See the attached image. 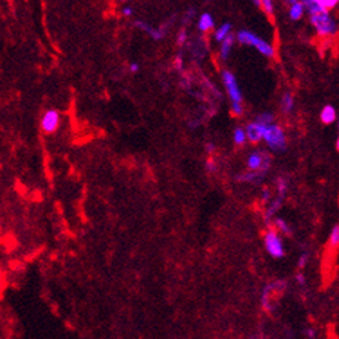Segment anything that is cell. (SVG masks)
Returning <instances> with one entry per match:
<instances>
[{
    "instance_id": "603a6c76",
    "label": "cell",
    "mask_w": 339,
    "mask_h": 339,
    "mask_svg": "<svg viewBox=\"0 0 339 339\" xmlns=\"http://www.w3.org/2000/svg\"><path fill=\"white\" fill-rule=\"evenodd\" d=\"M328 247L332 250L339 249V225H335L328 236Z\"/></svg>"
},
{
    "instance_id": "484cf974",
    "label": "cell",
    "mask_w": 339,
    "mask_h": 339,
    "mask_svg": "<svg viewBox=\"0 0 339 339\" xmlns=\"http://www.w3.org/2000/svg\"><path fill=\"white\" fill-rule=\"evenodd\" d=\"M319 3H320L321 9L324 10L325 13H331L339 5L338 0H319Z\"/></svg>"
},
{
    "instance_id": "7c38bea8",
    "label": "cell",
    "mask_w": 339,
    "mask_h": 339,
    "mask_svg": "<svg viewBox=\"0 0 339 339\" xmlns=\"http://www.w3.org/2000/svg\"><path fill=\"white\" fill-rule=\"evenodd\" d=\"M197 29H199L200 32H203V34L215 30L214 17H212L210 13H203V14L199 17V21H197Z\"/></svg>"
},
{
    "instance_id": "8992f818",
    "label": "cell",
    "mask_w": 339,
    "mask_h": 339,
    "mask_svg": "<svg viewBox=\"0 0 339 339\" xmlns=\"http://www.w3.org/2000/svg\"><path fill=\"white\" fill-rule=\"evenodd\" d=\"M247 170L249 171H261L268 174L269 168L272 166V158L266 150H253L247 158Z\"/></svg>"
},
{
    "instance_id": "4dcf8cb0",
    "label": "cell",
    "mask_w": 339,
    "mask_h": 339,
    "mask_svg": "<svg viewBox=\"0 0 339 339\" xmlns=\"http://www.w3.org/2000/svg\"><path fill=\"white\" fill-rule=\"evenodd\" d=\"M172 65H174V68L177 69V71H182L183 69V57H182V54H177V57H175V59L172 61Z\"/></svg>"
},
{
    "instance_id": "5bb4252c",
    "label": "cell",
    "mask_w": 339,
    "mask_h": 339,
    "mask_svg": "<svg viewBox=\"0 0 339 339\" xmlns=\"http://www.w3.org/2000/svg\"><path fill=\"white\" fill-rule=\"evenodd\" d=\"M280 109L284 115H290L292 110L295 109V97L292 96V93L286 91L280 98Z\"/></svg>"
},
{
    "instance_id": "6da1fadb",
    "label": "cell",
    "mask_w": 339,
    "mask_h": 339,
    "mask_svg": "<svg viewBox=\"0 0 339 339\" xmlns=\"http://www.w3.org/2000/svg\"><path fill=\"white\" fill-rule=\"evenodd\" d=\"M222 81H224L225 90L228 93V97L230 100V112L233 116H241L244 112L243 106V94L240 90L239 81L234 76L233 72L224 69L221 73Z\"/></svg>"
},
{
    "instance_id": "836d02e7",
    "label": "cell",
    "mask_w": 339,
    "mask_h": 339,
    "mask_svg": "<svg viewBox=\"0 0 339 339\" xmlns=\"http://www.w3.org/2000/svg\"><path fill=\"white\" fill-rule=\"evenodd\" d=\"M295 282H296V284H299V286H303V284H305V282H306L305 274H303L302 272L296 273V274H295Z\"/></svg>"
},
{
    "instance_id": "8fae6325",
    "label": "cell",
    "mask_w": 339,
    "mask_h": 339,
    "mask_svg": "<svg viewBox=\"0 0 339 339\" xmlns=\"http://www.w3.org/2000/svg\"><path fill=\"white\" fill-rule=\"evenodd\" d=\"M283 201H284V197L280 196L272 199V201L269 203V205L266 207V210H265V214H263V221H265V224L266 225L272 224L274 215H276L277 212L280 211V208H282Z\"/></svg>"
},
{
    "instance_id": "7402d4cb",
    "label": "cell",
    "mask_w": 339,
    "mask_h": 339,
    "mask_svg": "<svg viewBox=\"0 0 339 339\" xmlns=\"http://www.w3.org/2000/svg\"><path fill=\"white\" fill-rule=\"evenodd\" d=\"M247 134H245V129L243 127H236L233 131V142L236 146H244L247 143Z\"/></svg>"
},
{
    "instance_id": "52a82bcc",
    "label": "cell",
    "mask_w": 339,
    "mask_h": 339,
    "mask_svg": "<svg viewBox=\"0 0 339 339\" xmlns=\"http://www.w3.org/2000/svg\"><path fill=\"white\" fill-rule=\"evenodd\" d=\"M61 126V113L57 109L44 110L40 117V127L44 134H54L57 133Z\"/></svg>"
},
{
    "instance_id": "2e32d148",
    "label": "cell",
    "mask_w": 339,
    "mask_h": 339,
    "mask_svg": "<svg viewBox=\"0 0 339 339\" xmlns=\"http://www.w3.org/2000/svg\"><path fill=\"white\" fill-rule=\"evenodd\" d=\"M270 225H273L272 228L276 230L279 234H283V236H288V237H290V236L292 234L291 226H290V224H288V222H287L284 218H280V217H274V218H273V221H272V224H270Z\"/></svg>"
},
{
    "instance_id": "d6986e66",
    "label": "cell",
    "mask_w": 339,
    "mask_h": 339,
    "mask_svg": "<svg viewBox=\"0 0 339 339\" xmlns=\"http://www.w3.org/2000/svg\"><path fill=\"white\" fill-rule=\"evenodd\" d=\"M232 35V24L230 22H224L214 30V39L217 42H224L225 39L229 38Z\"/></svg>"
},
{
    "instance_id": "9c48e42d",
    "label": "cell",
    "mask_w": 339,
    "mask_h": 339,
    "mask_svg": "<svg viewBox=\"0 0 339 339\" xmlns=\"http://www.w3.org/2000/svg\"><path fill=\"white\" fill-rule=\"evenodd\" d=\"M133 24H134L135 28L141 29L145 34H148L153 40H162L167 34V25H163L160 28H155V26L149 25L148 22H145L142 19H135Z\"/></svg>"
},
{
    "instance_id": "3957f363",
    "label": "cell",
    "mask_w": 339,
    "mask_h": 339,
    "mask_svg": "<svg viewBox=\"0 0 339 339\" xmlns=\"http://www.w3.org/2000/svg\"><path fill=\"white\" fill-rule=\"evenodd\" d=\"M262 141L266 143V146H268L272 152H284L287 148L286 130L274 121V123L266 126V127L263 129Z\"/></svg>"
},
{
    "instance_id": "9a60e30c",
    "label": "cell",
    "mask_w": 339,
    "mask_h": 339,
    "mask_svg": "<svg viewBox=\"0 0 339 339\" xmlns=\"http://www.w3.org/2000/svg\"><path fill=\"white\" fill-rule=\"evenodd\" d=\"M338 119V112L335 109V106L325 105L320 112V120L323 125H332Z\"/></svg>"
},
{
    "instance_id": "8d00e7d4",
    "label": "cell",
    "mask_w": 339,
    "mask_h": 339,
    "mask_svg": "<svg viewBox=\"0 0 339 339\" xmlns=\"http://www.w3.org/2000/svg\"><path fill=\"white\" fill-rule=\"evenodd\" d=\"M335 146H336V150L339 152V137H338V139H336V143H335Z\"/></svg>"
},
{
    "instance_id": "d590c367",
    "label": "cell",
    "mask_w": 339,
    "mask_h": 339,
    "mask_svg": "<svg viewBox=\"0 0 339 339\" xmlns=\"http://www.w3.org/2000/svg\"><path fill=\"white\" fill-rule=\"evenodd\" d=\"M306 335H307V338L313 339L316 336V330L313 328H309V330H306Z\"/></svg>"
},
{
    "instance_id": "ffe728a7",
    "label": "cell",
    "mask_w": 339,
    "mask_h": 339,
    "mask_svg": "<svg viewBox=\"0 0 339 339\" xmlns=\"http://www.w3.org/2000/svg\"><path fill=\"white\" fill-rule=\"evenodd\" d=\"M303 6H305V11L307 14L311 15H317L321 14V13H325L324 10L321 9L319 0H305L303 2Z\"/></svg>"
},
{
    "instance_id": "e0dca14e",
    "label": "cell",
    "mask_w": 339,
    "mask_h": 339,
    "mask_svg": "<svg viewBox=\"0 0 339 339\" xmlns=\"http://www.w3.org/2000/svg\"><path fill=\"white\" fill-rule=\"evenodd\" d=\"M236 43V38H234V35L232 34L229 38H226L224 42H221L220 46V58L222 61H226L228 58L230 57V53H232V50H233V46Z\"/></svg>"
},
{
    "instance_id": "ac0fdd59",
    "label": "cell",
    "mask_w": 339,
    "mask_h": 339,
    "mask_svg": "<svg viewBox=\"0 0 339 339\" xmlns=\"http://www.w3.org/2000/svg\"><path fill=\"white\" fill-rule=\"evenodd\" d=\"M265 172L261 171H244L237 175V181L239 182H250V183H257V182L262 181L265 178Z\"/></svg>"
},
{
    "instance_id": "f1b7e54d",
    "label": "cell",
    "mask_w": 339,
    "mask_h": 339,
    "mask_svg": "<svg viewBox=\"0 0 339 339\" xmlns=\"http://www.w3.org/2000/svg\"><path fill=\"white\" fill-rule=\"evenodd\" d=\"M309 258H311V255H309V253L307 251H305V253H302L301 255H299V258H298V262H296V265H298V268L299 269H305V266L309 263Z\"/></svg>"
},
{
    "instance_id": "d4e9b609",
    "label": "cell",
    "mask_w": 339,
    "mask_h": 339,
    "mask_svg": "<svg viewBox=\"0 0 339 339\" xmlns=\"http://www.w3.org/2000/svg\"><path fill=\"white\" fill-rule=\"evenodd\" d=\"M254 120H257V121L261 123L262 126H269L274 123V115L270 113V112H263V113H259Z\"/></svg>"
},
{
    "instance_id": "f546056e",
    "label": "cell",
    "mask_w": 339,
    "mask_h": 339,
    "mask_svg": "<svg viewBox=\"0 0 339 339\" xmlns=\"http://www.w3.org/2000/svg\"><path fill=\"white\" fill-rule=\"evenodd\" d=\"M261 201H262L263 204L272 201V192H270L269 188H263L262 192H261Z\"/></svg>"
},
{
    "instance_id": "4316f807",
    "label": "cell",
    "mask_w": 339,
    "mask_h": 339,
    "mask_svg": "<svg viewBox=\"0 0 339 339\" xmlns=\"http://www.w3.org/2000/svg\"><path fill=\"white\" fill-rule=\"evenodd\" d=\"M188 40V30L185 28H182L179 32L177 34V46H179V47H183L185 46V43H187Z\"/></svg>"
},
{
    "instance_id": "ba28073f",
    "label": "cell",
    "mask_w": 339,
    "mask_h": 339,
    "mask_svg": "<svg viewBox=\"0 0 339 339\" xmlns=\"http://www.w3.org/2000/svg\"><path fill=\"white\" fill-rule=\"evenodd\" d=\"M287 287V283L284 280H276V282L269 283L263 287L262 294H261V305L265 311L272 309V298L279 291H283Z\"/></svg>"
},
{
    "instance_id": "83f0119b",
    "label": "cell",
    "mask_w": 339,
    "mask_h": 339,
    "mask_svg": "<svg viewBox=\"0 0 339 339\" xmlns=\"http://www.w3.org/2000/svg\"><path fill=\"white\" fill-rule=\"evenodd\" d=\"M205 170L211 172V174L218 170V163H217V160L212 156H208V159L205 160Z\"/></svg>"
},
{
    "instance_id": "5b68a950",
    "label": "cell",
    "mask_w": 339,
    "mask_h": 339,
    "mask_svg": "<svg viewBox=\"0 0 339 339\" xmlns=\"http://www.w3.org/2000/svg\"><path fill=\"white\" fill-rule=\"evenodd\" d=\"M263 245L266 253L274 259H280L286 255L284 241L282 239V234H279L273 228H269L263 233Z\"/></svg>"
},
{
    "instance_id": "44dd1931",
    "label": "cell",
    "mask_w": 339,
    "mask_h": 339,
    "mask_svg": "<svg viewBox=\"0 0 339 339\" xmlns=\"http://www.w3.org/2000/svg\"><path fill=\"white\" fill-rule=\"evenodd\" d=\"M254 5L262 10L263 13L268 15L270 19L274 18V3H273V2H270V0H262V2L255 0V2H254Z\"/></svg>"
},
{
    "instance_id": "7a4b0ae2",
    "label": "cell",
    "mask_w": 339,
    "mask_h": 339,
    "mask_svg": "<svg viewBox=\"0 0 339 339\" xmlns=\"http://www.w3.org/2000/svg\"><path fill=\"white\" fill-rule=\"evenodd\" d=\"M234 38H236V42H239L240 44L254 47L258 53L262 54L263 57L270 58V59L276 57V48H274V46L272 43H269L268 40L261 38L259 35L254 34L253 30L240 29L239 32L234 35Z\"/></svg>"
},
{
    "instance_id": "30bf717a",
    "label": "cell",
    "mask_w": 339,
    "mask_h": 339,
    "mask_svg": "<svg viewBox=\"0 0 339 339\" xmlns=\"http://www.w3.org/2000/svg\"><path fill=\"white\" fill-rule=\"evenodd\" d=\"M266 126H262L261 123H258L257 120H253L250 121L249 125L245 126V134H247V139H249L251 143H258L262 141V135H263V129Z\"/></svg>"
},
{
    "instance_id": "1f68e13d",
    "label": "cell",
    "mask_w": 339,
    "mask_h": 339,
    "mask_svg": "<svg viewBox=\"0 0 339 339\" xmlns=\"http://www.w3.org/2000/svg\"><path fill=\"white\" fill-rule=\"evenodd\" d=\"M134 13H135V10H134V7H131V6H123V7H121V15H123V17H126V18H130V17H133V15H134Z\"/></svg>"
},
{
    "instance_id": "277c9868",
    "label": "cell",
    "mask_w": 339,
    "mask_h": 339,
    "mask_svg": "<svg viewBox=\"0 0 339 339\" xmlns=\"http://www.w3.org/2000/svg\"><path fill=\"white\" fill-rule=\"evenodd\" d=\"M311 25L315 28L316 34L319 38H334L338 32V24L331 13H321V14L312 15Z\"/></svg>"
},
{
    "instance_id": "4fadbf2b",
    "label": "cell",
    "mask_w": 339,
    "mask_h": 339,
    "mask_svg": "<svg viewBox=\"0 0 339 339\" xmlns=\"http://www.w3.org/2000/svg\"><path fill=\"white\" fill-rule=\"evenodd\" d=\"M305 6H303V2H299V0H294V2H290V6H288V17L292 21H299V19L305 15Z\"/></svg>"
},
{
    "instance_id": "d6a6232c",
    "label": "cell",
    "mask_w": 339,
    "mask_h": 339,
    "mask_svg": "<svg viewBox=\"0 0 339 339\" xmlns=\"http://www.w3.org/2000/svg\"><path fill=\"white\" fill-rule=\"evenodd\" d=\"M204 148H205V153H207L208 156H212L215 153V150H217V145H215L214 142H207Z\"/></svg>"
},
{
    "instance_id": "e575fe53",
    "label": "cell",
    "mask_w": 339,
    "mask_h": 339,
    "mask_svg": "<svg viewBox=\"0 0 339 339\" xmlns=\"http://www.w3.org/2000/svg\"><path fill=\"white\" fill-rule=\"evenodd\" d=\"M139 69H141V65H139L138 63L133 61V63L129 64V71L131 72V73H138Z\"/></svg>"
},
{
    "instance_id": "74e56055",
    "label": "cell",
    "mask_w": 339,
    "mask_h": 339,
    "mask_svg": "<svg viewBox=\"0 0 339 339\" xmlns=\"http://www.w3.org/2000/svg\"><path fill=\"white\" fill-rule=\"evenodd\" d=\"M336 123H338V130H339V116H338V119H336Z\"/></svg>"
},
{
    "instance_id": "cb8c5ba5",
    "label": "cell",
    "mask_w": 339,
    "mask_h": 339,
    "mask_svg": "<svg viewBox=\"0 0 339 339\" xmlns=\"http://www.w3.org/2000/svg\"><path fill=\"white\" fill-rule=\"evenodd\" d=\"M276 192L277 196L284 197L288 192V179L284 177H279L276 179Z\"/></svg>"
}]
</instances>
